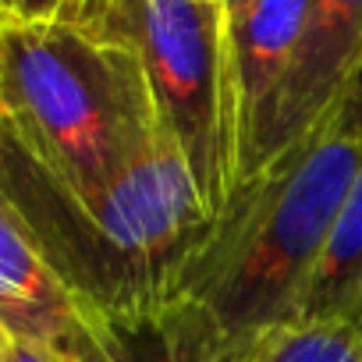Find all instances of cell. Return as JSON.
Here are the masks:
<instances>
[{"instance_id":"obj_17","label":"cell","mask_w":362,"mask_h":362,"mask_svg":"<svg viewBox=\"0 0 362 362\" xmlns=\"http://www.w3.org/2000/svg\"><path fill=\"white\" fill-rule=\"evenodd\" d=\"M0 8H4V11L11 15V0H0Z\"/></svg>"},{"instance_id":"obj_10","label":"cell","mask_w":362,"mask_h":362,"mask_svg":"<svg viewBox=\"0 0 362 362\" xmlns=\"http://www.w3.org/2000/svg\"><path fill=\"white\" fill-rule=\"evenodd\" d=\"M242 362H362V330L344 316H309L256 334Z\"/></svg>"},{"instance_id":"obj_4","label":"cell","mask_w":362,"mask_h":362,"mask_svg":"<svg viewBox=\"0 0 362 362\" xmlns=\"http://www.w3.org/2000/svg\"><path fill=\"white\" fill-rule=\"evenodd\" d=\"M75 217L110 267L96 302L174 288L214 224L189 160L167 135L146 146Z\"/></svg>"},{"instance_id":"obj_15","label":"cell","mask_w":362,"mask_h":362,"mask_svg":"<svg viewBox=\"0 0 362 362\" xmlns=\"http://www.w3.org/2000/svg\"><path fill=\"white\" fill-rule=\"evenodd\" d=\"M11 344H15V337L8 334V327L0 323V362H8V355H11Z\"/></svg>"},{"instance_id":"obj_3","label":"cell","mask_w":362,"mask_h":362,"mask_svg":"<svg viewBox=\"0 0 362 362\" xmlns=\"http://www.w3.org/2000/svg\"><path fill=\"white\" fill-rule=\"evenodd\" d=\"M57 22L135 57L163 135L189 160L203 203L217 217L242 181L224 0H64Z\"/></svg>"},{"instance_id":"obj_5","label":"cell","mask_w":362,"mask_h":362,"mask_svg":"<svg viewBox=\"0 0 362 362\" xmlns=\"http://www.w3.org/2000/svg\"><path fill=\"white\" fill-rule=\"evenodd\" d=\"M0 323L15 341H36L100 362L103 309L64 274L40 228L0 181Z\"/></svg>"},{"instance_id":"obj_9","label":"cell","mask_w":362,"mask_h":362,"mask_svg":"<svg viewBox=\"0 0 362 362\" xmlns=\"http://www.w3.org/2000/svg\"><path fill=\"white\" fill-rule=\"evenodd\" d=\"M362 313V170L341 206L334 235L313 274L302 320L309 316H344L355 323Z\"/></svg>"},{"instance_id":"obj_12","label":"cell","mask_w":362,"mask_h":362,"mask_svg":"<svg viewBox=\"0 0 362 362\" xmlns=\"http://www.w3.org/2000/svg\"><path fill=\"white\" fill-rule=\"evenodd\" d=\"M8 362H78L75 355L50 348V344H36V341H15Z\"/></svg>"},{"instance_id":"obj_6","label":"cell","mask_w":362,"mask_h":362,"mask_svg":"<svg viewBox=\"0 0 362 362\" xmlns=\"http://www.w3.org/2000/svg\"><path fill=\"white\" fill-rule=\"evenodd\" d=\"M362 68V0H313L298 54L259 135L252 167L330 132ZM245 174V177H249ZM242 177V181H245Z\"/></svg>"},{"instance_id":"obj_11","label":"cell","mask_w":362,"mask_h":362,"mask_svg":"<svg viewBox=\"0 0 362 362\" xmlns=\"http://www.w3.org/2000/svg\"><path fill=\"white\" fill-rule=\"evenodd\" d=\"M334 128H337L341 135L362 142V68H358V75H355V82H351V93H348V100H344L341 117H337Z\"/></svg>"},{"instance_id":"obj_14","label":"cell","mask_w":362,"mask_h":362,"mask_svg":"<svg viewBox=\"0 0 362 362\" xmlns=\"http://www.w3.org/2000/svg\"><path fill=\"white\" fill-rule=\"evenodd\" d=\"M252 4H259V0H224V8H228V18L235 22V18H242Z\"/></svg>"},{"instance_id":"obj_2","label":"cell","mask_w":362,"mask_h":362,"mask_svg":"<svg viewBox=\"0 0 362 362\" xmlns=\"http://www.w3.org/2000/svg\"><path fill=\"white\" fill-rule=\"evenodd\" d=\"M362 170V142L337 128L256 167L177 274L181 291L256 337L302 320L313 274Z\"/></svg>"},{"instance_id":"obj_18","label":"cell","mask_w":362,"mask_h":362,"mask_svg":"<svg viewBox=\"0 0 362 362\" xmlns=\"http://www.w3.org/2000/svg\"><path fill=\"white\" fill-rule=\"evenodd\" d=\"M355 327H358V330H362V313H358V316H355Z\"/></svg>"},{"instance_id":"obj_13","label":"cell","mask_w":362,"mask_h":362,"mask_svg":"<svg viewBox=\"0 0 362 362\" xmlns=\"http://www.w3.org/2000/svg\"><path fill=\"white\" fill-rule=\"evenodd\" d=\"M64 0H11V18L22 22H54Z\"/></svg>"},{"instance_id":"obj_7","label":"cell","mask_w":362,"mask_h":362,"mask_svg":"<svg viewBox=\"0 0 362 362\" xmlns=\"http://www.w3.org/2000/svg\"><path fill=\"white\" fill-rule=\"evenodd\" d=\"M100 362H242L252 337L231 334L196 295L167 288L100 302Z\"/></svg>"},{"instance_id":"obj_16","label":"cell","mask_w":362,"mask_h":362,"mask_svg":"<svg viewBox=\"0 0 362 362\" xmlns=\"http://www.w3.org/2000/svg\"><path fill=\"white\" fill-rule=\"evenodd\" d=\"M4 22H8V11H4V8H0V33H4Z\"/></svg>"},{"instance_id":"obj_8","label":"cell","mask_w":362,"mask_h":362,"mask_svg":"<svg viewBox=\"0 0 362 362\" xmlns=\"http://www.w3.org/2000/svg\"><path fill=\"white\" fill-rule=\"evenodd\" d=\"M313 0H259L231 22L238 135H242V177L252 167L259 135L270 121L277 93L291 71L302 43V29ZM242 185V181H238Z\"/></svg>"},{"instance_id":"obj_1","label":"cell","mask_w":362,"mask_h":362,"mask_svg":"<svg viewBox=\"0 0 362 362\" xmlns=\"http://www.w3.org/2000/svg\"><path fill=\"white\" fill-rule=\"evenodd\" d=\"M163 139L135 57L68 22L11 18L0 33V146L71 210H86Z\"/></svg>"}]
</instances>
